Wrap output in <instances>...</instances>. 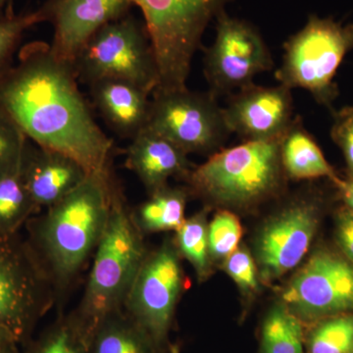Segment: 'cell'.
<instances>
[{
	"mask_svg": "<svg viewBox=\"0 0 353 353\" xmlns=\"http://www.w3.org/2000/svg\"><path fill=\"white\" fill-rule=\"evenodd\" d=\"M0 109L32 143L74 158L90 174L111 169L113 141L95 121L73 65L50 44H27L0 75Z\"/></svg>",
	"mask_w": 353,
	"mask_h": 353,
	"instance_id": "1",
	"label": "cell"
},
{
	"mask_svg": "<svg viewBox=\"0 0 353 353\" xmlns=\"http://www.w3.org/2000/svg\"><path fill=\"white\" fill-rule=\"evenodd\" d=\"M114 181L111 169L90 174L41 217L26 224V240L53 287L68 285L97 250L110 214Z\"/></svg>",
	"mask_w": 353,
	"mask_h": 353,
	"instance_id": "2",
	"label": "cell"
},
{
	"mask_svg": "<svg viewBox=\"0 0 353 353\" xmlns=\"http://www.w3.org/2000/svg\"><path fill=\"white\" fill-rule=\"evenodd\" d=\"M146 253L143 234L134 223L115 180L108 224L95 250L78 312L72 316L88 347L101 323L123 309Z\"/></svg>",
	"mask_w": 353,
	"mask_h": 353,
	"instance_id": "3",
	"label": "cell"
},
{
	"mask_svg": "<svg viewBox=\"0 0 353 353\" xmlns=\"http://www.w3.org/2000/svg\"><path fill=\"white\" fill-rule=\"evenodd\" d=\"M281 139L248 141L224 148L190 171V194L221 209H248L278 196L285 176Z\"/></svg>",
	"mask_w": 353,
	"mask_h": 353,
	"instance_id": "4",
	"label": "cell"
},
{
	"mask_svg": "<svg viewBox=\"0 0 353 353\" xmlns=\"http://www.w3.org/2000/svg\"><path fill=\"white\" fill-rule=\"evenodd\" d=\"M234 0H131L143 12L157 59L154 92L187 88L192 58L209 23ZM153 92V94H154Z\"/></svg>",
	"mask_w": 353,
	"mask_h": 353,
	"instance_id": "5",
	"label": "cell"
},
{
	"mask_svg": "<svg viewBox=\"0 0 353 353\" xmlns=\"http://www.w3.org/2000/svg\"><path fill=\"white\" fill-rule=\"evenodd\" d=\"M353 50V23L310 15L306 24L284 44L275 77L280 85L303 88L318 103L331 106L338 95L334 82L343 58Z\"/></svg>",
	"mask_w": 353,
	"mask_h": 353,
	"instance_id": "6",
	"label": "cell"
},
{
	"mask_svg": "<svg viewBox=\"0 0 353 353\" xmlns=\"http://www.w3.org/2000/svg\"><path fill=\"white\" fill-rule=\"evenodd\" d=\"M74 69L78 80L88 85L126 81L152 94L158 85L157 59L145 23L131 13L95 32L79 53Z\"/></svg>",
	"mask_w": 353,
	"mask_h": 353,
	"instance_id": "7",
	"label": "cell"
},
{
	"mask_svg": "<svg viewBox=\"0 0 353 353\" xmlns=\"http://www.w3.org/2000/svg\"><path fill=\"white\" fill-rule=\"evenodd\" d=\"M53 289L27 240L0 234V330L15 343L27 339L52 303Z\"/></svg>",
	"mask_w": 353,
	"mask_h": 353,
	"instance_id": "8",
	"label": "cell"
},
{
	"mask_svg": "<svg viewBox=\"0 0 353 353\" xmlns=\"http://www.w3.org/2000/svg\"><path fill=\"white\" fill-rule=\"evenodd\" d=\"M182 257L174 241L146 253L125 299V312L143 330L158 353H166L176 304L183 288Z\"/></svg>",
	"mask_w": 353,
	"mask_h": 353,
	"instance_id": "9",
	"label": "cell"
},
{
	"mask_svg": "<svg viewBox=\"0 0 353 353\" xmlns=\"http://www.w3.org/2000/svg\"><path fill=\"white\" fill-rule=\"evenodd\" d=\"M146 127L188 154H214L231 134L217 97L210 92H192L188 88L154 92Z\"/></svg>",
	"mask_w": 353,
	"mask_h": 353,
	"instance_id": "10",
	"label": "cell"
},
{
	"mask_svg": "<svg viewBox=\"0 0 353 353\" xmlns=\"http://www.w3.org/2000/svg\"><path fill=\"white\" fill-rule=\"evenodd\" d=\"M280 303L304 326L353 313V262L333 250H317L290 279Z\"/></svg>",
	"mask_w": 353,
	"mask_h": 353,
	"instance_id": "11",
	"label": "cell"
},
{
	"mask_svg": "<svg viewBox=\"0 0 353 353\" xmlns=\"http://www.w3.org/2000/svg\"><path fill=\"white\" fill-rule=\"evenodd\" d=\"M215 20L216 36L204 57V75L209 92L218 97L252 83L255 76L273 68V59L252 23L232 17L226 10Z\"/></svg>",
	"mask_w": 353,
	"mask_h": 353,
	"instance_id": "12",
	"label": "cell"
},
{
	"mask_svg": "<svg viewBox=\"0 0 353 353\" xmlns=\"http://www.w3.org/2000/svg\"><path fill=\"white\" fill-rule=\"evenodd\" d=\"M319 219L318 201L299 197L264 223L254 241V259L261 283L275 282L303 261L317 232Z\"/></svg>",
	"mask_w": 353,
	"mask_h": 353,
	"instance_id": "13",
	"label": "cell"
},
{
	"mask_svg": "<svg viewBox=\"0 0 353 353\" xmlns=\"http://www.w3.org/2000/svg\"><path fill=\"white\" fill-rule=\"evenodd\" d=\"M131 0H46L38 12L53 26L51 52L74 66L90 38L111 21L130 13Z\"/></svg>",
	"mask_w": 353,
	"mask_h": 353,
	"instance_id": "14",
	"label": "cell"
},
{
	"mask_svg": "<svg viewBox=\"0 0 353 353\" xmlns=\"http://www.w3.org/2000/svg\"><path fill=\"white\" fill-rule=\"evenodd\" d=\"M223 113L230 132L245 141L282 138L294 120L292 90L250 83L231 95Z\"/></svg>",
	"mask_w": 353,
	"mask_h": 353,
	"instance_id": "15",
	"label": "cell"
},
{
	"mask_svg": "<svg viewBox=\"0 0 353 353\" xmlns=\"http://www.w3.org/2000/svg\"><path fill=\"white\" fill-rule=\"evenodd\" d=\"M21 176L36 208H48L64 199L90 173L74 158L28 141Z\"/></svg>",
	"mask_w": 353,
	"mask_h": 353,
	"instance_id": "16",
	"label": "cell"
},
{
	"mask_svg": "<svg viewBox=\"0 0 353 353\" xmlns=\"http://www.w3.org/2000/svg\"><path fill=\"white\" fill-rule=\"evenodd\" d=\"M125 166L136 174L148 196L166 187L171 178L185 182L192 170L187 152L148 127L131 139Z\"/></svg>",
	"mask_w": 353,
	"mask_h": 353,
	"instance_id": "17",
	"label": "cell"
},
{
	"mask_svg": "<svg viewBox=\"0 0 353 353\" xmlns=\"http://www.w3.org/2000/svg\"><path fill=\"white\" fill-rule=\"evenodd\" d=\"M88 85L95 108L116 134L132 139L148 126L152 92L121 80H101Z\"/></svg>",
	"mask_w": 353,
	"mask_h": 353,
	"instance_id": "18",
	"label": "cell"
},
{
	"mask_svg": "<svg viewBox=\"0 0 353 353\" xmlns=\"http://www.w3.org/2000/svg\"><path fill=\"white\" fill-rule=\"evenodd\" d=\"M280 157L285 179L308 181L328 178L334 185L341 181L299 116L294 118L281 139Z\"/></svg>",
	"mask_w": 353,
	"mask_h": 353,
	"instance_id": "19",
	"label": "cell"
},
{
	"mask_svg": "<svg viewBox=\"0 0 353 353\" xmlns=\"http://www.w3.org/2000/svg\"><path fill=\"white\" fill-rule=\"evenodd\" d=\"M189 189L166 187L148 196V199L132 212L139 231L145 234L176 231L185 222V211Z\"/></svg>",
	"mask_w": 353,
	"mask_h": 353,
	"instance_id": "20",
	"label": "cell"
},
{
	"mask_svg": "<svg viewBox=\"0 0 353 353\" xmlns=\"http://www.w3.org/2000/svg\"><path fill=\"white\" fill-rule=\"evenodd\" d=\"M90 353H158L148 336L124 309L101 323L90 341Z\"/></svg>",
	"mask_w": 353,
	"mask_h": 353,
	"instance_id": "21",
	"label": "cell"
},
{
	"mask_svg": "<svg viewBox=\"0 0 353 353\" xmlns=\"http://www.w3.org/2000/svg\"><path fill=\"white\" fill-rule=\"evenodd\" d=\"M259 353H305L304 325L282 303L274 304L262 320Z\"/></svg>",
	"mask_w": 353,
	"mask_h": 353,
	"instance_id": "22",
	"label": "cell"
},
{
	"mask_svg": "<svg viewBox=\"0 0 353 353\" xmlns=\"http://www.w3.org/2000/svg\"><path fill=\"white\" fill-rule=\"evenodd\" d=\"M208 211L209 208H205L185 219L176 230L174 239L179 254L190 262L201 282L205 281L212 272L208 243Z\"/></svg>",
	"mask_w": 353,
	"mask_h": 353,
	"instance_id": "23",
	"label": "cell"
},
{
	"mask_svg": "<svg viewBox=\"0 0 353 353\" xmlns=\"http://www.w3.org/2000/svg\"><path fill=\"white\" fill-rule=\"evenodd\" d=\"M37 211L23 183L20 167L0 175V234H19Z\"/></svg>",
	"mask_w": 353,
	"mask_h": 353,
	"instance_id": "24",
	"label": "cell"
},
{
	"mask_svg": "<svg viewBox=\"0 0 353 353\" xmlns=\"http://www.w3.org/2000/svg\"><path fill=\"white\" fill-rule=\"evenodd\" d=\"M305 353H353V313L304 326Z\"/></svg>",
	"mask_w": 353,
	"mask_h": 353,
	"instance_id": "25",
	"label": "cell"
},
{
	"mask_svg": "<svg viewBox=\"0 0 353 353\" xmlns=\"http://www.w3.org/2000/svg\"><path fill=\"white\" fill-rule=\"evenodd\" d=\"M240 218L231 210L220 209L208 223L209 252L212 262L224 261L233 254L243 238Z\"/></svg>",
	"mask_w": 353,
	"mask_h": 353,
	"instance_id": "26",
	"label": "cell"
},
{
	"mask_svg": "<svg viewBox=\"0 0 353 353\" xmlns=\"http://www.w3.org/2000/svg\"><path fill=\"white\" fill-rule=\"evenodd\" d=\"M32 353H90L88 345L73 317L55 325L39 341Z\"/></svg>",
	"mask_w": 353,
	"mask_h": 353,
	"instance_id": "27",
	"label": "cell"
},
{
	"mask_svg": "<svg viewBox=\"0 0 353 353\" xmlns=\"http://www.w3.org/2000/svg\"><path fill=\"white\" fill-rule=\"evenodd\" d=\"M43 23L38 10L6 17L0 22V75L11 66L14 53L23 34L32 26Z\"/></svg>",
	"mask_w": 353,
	"mask_h": 353,
	"instance_id": "28",
	"label": "cell"
},
{
	"mask_svg": "<svg viewBox=\"0 0 353 353\" xmlns=\"http://www.w3.org/2000/svg\"><path fill=\"white\" fill-rule=\"evenodd\" d=\"M28 141L12 118L0 109V175L19 168Z\"/></svg>",
	"mask_w": 353,
	"mask_h": 353,
	"instance_id": "29",
	"label": "cell"
},
{
	"mask_svg": "<svg viewBox=\"0 0 353 353\" xmlns=\"http://www.w3.org/2000/svg\"><path fill=\"white\" fill-rule=\"evenodd\" d=\"M222 267L238 285L243 296L252 299L259 292L261 283L259 268L254 256L245 246H239L233 254L223 261Z\"/></svg>",
	"mask_w": 353,
	"mask_h": 353,
	"instance_id": "30",
	"label": "cell"
},
{
	"mask_svg": "<svg viewBox=\"0 0 353 353\" xmlns=\"http://www.w3.org/2000/svg\"><path fill=\"white\" fill-rule=\"evenodd\" d=\"M331 137L343 152L350 178L353 179V106L341 108L334 114Z\"/></svg>",
	"mask_w": 353,
	"mask_h": 353,
	"instance_id": "31",
	"label": "cell"
},
{
	"mask_svg": "<svg viewBox=\"0 0 353 353\" xmlns=\"http://www.w3.org/2000/svg\"><path fill=\"white\" fill-rule=\"evenodd\" d=\"M336 236L343 254L353 262V212L347 208L338 213Z\"/></svg>",
	"mask_w": 353,
	"mask_h": 353,
	"instance_id": "32",
	"label": "cell"
},
{
	"mask_svg": "<svg viewBox=\"0 0 353 353\" xmlns=\"http://www.w3.org/2000/svg\"><path fill=\"white\" fill-rule=\"evenodd\" d=\"M340 192V196L345 202L347 208L353 212V179L343 180L334 185Z\"/></svg>",
	"mask_w": 353,
	"mask_h": 353,
	"instance_id": "33",
	"label": "cell"
},
{
	"mask_svg": "<svg viewBox=\"0 0 353 353\" xmlns=\"http://www.w3.org/2000/svg\"><path fill=\"white\" fill-rule=\"evenodd\" d=\"M15 341L12 340V338L9 334L0 330V352L6 350V348L10 347V345H15Z\"/></svg>",
	"mask_w": 353,
	"mask_h": 353,
	"instance_id": "34",
	"label": "cell"
},
{
	"mask_svg": "<svg viewBox=\"0 0 353 353\" xmlns=\"http://www.w3.org/2000/svg\"><path fill=\"white\" fill-rule=\"evenodd\" d=\"M7 6H8L7 0H0V22L6 19V17H10L7 12Z\"/></svg>",
	"mask_w": 353,
	"mask_h": 353,
	"instance_id": "35",
	"label": "cell"
},
{
	"mask_svg": "<svg viewBox=\"0 0 353 353\" xmlns=\"http://www.w3.org/2000/svg\"><path fill=\"white\" fill-rule=\"evenodd\" d=\"M7 2H8V6H7V12H8V16L15 15L13 9L14 0H7Z\"/></svg>",
	"mask_w": 353,
	"mask_h": 353,
	"instance_id": "36",
	"label": "cell"
},
{
	"mask_svg": "<svg viewBox=\"0 0 353 353\" xmlns=\"http://www.w3.org/2000/svg\"><path fill=\"white\" fill-rule=\"evenodd\" d=\"M0 353H18V352L15 350V345H12L9 347L6 348V350H2Z\"/></svg>",
	"mask_w": 353,
	"mask_h": 353,
	"instance_id": "37",
	"label": "cell"
}]
</instances>
